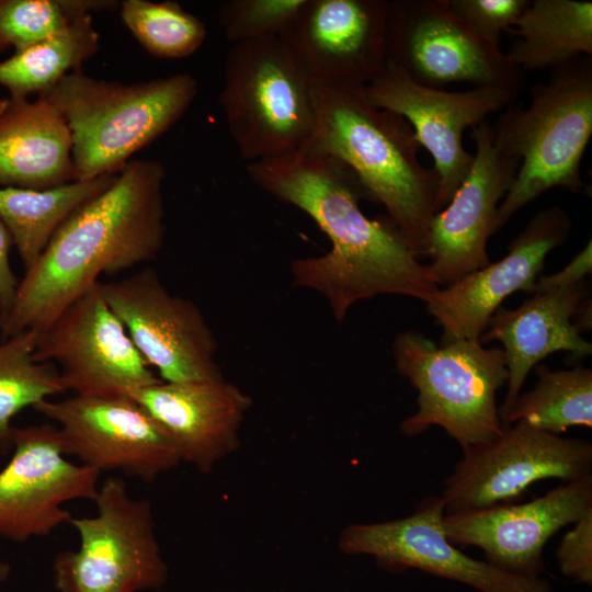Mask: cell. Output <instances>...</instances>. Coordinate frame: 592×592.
Segmentation results:
<instances>
[{"label":"cell","mask_w":592,"mask_h":592,"mask_svg":"<svg viewBox=\"0 0 592 592\" xmlns=\"http://www.w3.org/2000/svg\"><path fill=\"white\" fill-rule=\"evenodd\" d=\"M247 173L262 191L306 213L328 236V252L293 260L289 273L294 287L326 298L338 322L357 301L400 295L426 304L441 287L385 214L371 219L362 212L364 189L339 159L306 148L249 162Z\"/></svg>","instance_id":"6da1fadb"},{"label":"cell","mask_w":592,"mask_h":592,"mask_svg":"<svg viewBox=\"0 0 592 592\" xmlns=\"http://www.w3.org/2000/svg\"><path fill=\"white\" fill-rule=\"evenodd\" d=\"M164 179L162 162L129 160L107 189L73 212L19 281L0 339L39 331L101 275L153 261L166 239Z\"/></svg>","instance_id":"7a4b0ae2"},{"label":"cell","mask_w":592,"mask_h":592,"mask_svg":"<svg viewBox=\"0 0 592 592\" xmlns=\"http://www.w3.org/2000/svg\"><path fill=\"white\" fill-rule=\"evenodd\" d=\"M316 129L307 148L332 156L357 177L367 201L382 205L415 257L429 255L439 177L421 164L420 144L400 115L375 107L365 86L312 82Z\"/></svg>","instance_id":"3957f363"},{"label":"cell","mask_w":592,"mask_h":592,"mask_svg":"<svg viewBox=\"0 0 592 592\" xmlns=\"http://www.w3.org/2000/svg\"><path fill=\"white\" fill-rule=\"evenodd\" d=\"M197 82L187 72L123 83L67 73L41 95L64 117L71 135L75 180L117 173L187 111Z\"/></svg>","instance_id":"277c9868"},{"label":"cell","mask_w":592,"mask_h":592,"mask_svg":"<svg viewBox=\"0 0 592 592\" xmlns=\"http://www.w3.org/2000/svg\"><path fill=\"white\" fill-rule=\"evenodd\" d=\"M493 130L501 148L520 160L496 214V234L544 192L583 190L580 166L592 136V58L581 56L553 69L545 83L532 87L530 105L505 107Z\"/></svg>","instance_id":"5b68a950"},{"label":"cell","mask_w":592,"mask_h":592,"mask_svg":"<svg viewBox=\"0 0 592 592\" xmlns=\"http://www.w3.org/2000/svg\"><path fill=\"white\" fill-rule=\"evenodd\" d=\"M391 351L397 372L418 391L417 411L400 424L403 435L440 426L465 449L502 433L497 406V391L508 378L502 349L485 348L479 339L436 345L402 331Z\"/></svg>","instance_id":"8992f818"},{"label":"cell","mask_w":592,"mask_h":592,"mask_svg":"<svg viewBox=\"0 0 592 592\" xmlns=\"http://www.w3.org/2000/svg\"><path fill=\"white\" fill-rule=\"evenodd\" d=\"M219 104L239 153L250 162L304 150L316 129L312 81L280 37L232 45Z\"/></svg>","instance_id":"52a82bcc"},{"label":"cell","mask_w":592,"mask_h":592,"mask_svg":"<svg viewBox=\"0 0 592 592\" xmlns=\"http://www.w3.org/2000/svg\"><path fill=\"white\" fill-rule=\"evenodd\" d=\"M93 516L72 517L78 549L62 550L53 565L59 592H139L160 589L168 578L148 500L133 497L118 477L106 478L94 498Z\"/></svg>","instance_id":"ba28073f"},{"label":"cell","mask_w":592,"mask_h":592,"mask_svg":"<svg viewBox=\"0 0 592 592\" xmlns=\"http://www.w3.org/2000/svg\"><path fill=\"white\" fill-rule=\"evenodd\" d=\"M592 469V444L515 422L494 439L463 449L444 480L445 514L511 504L545 479L574 481Z\"/></svg>","instance_id":"9c48e42d"},{"label":"cell","mask_w":592,"mask_h":592,"mask_svg":"<svg viewBox=\"0 0 592 592\" xmlns=\"http://www.w3.org/2000/svg\"><path fill=\"white\" fill-rule=\"evenodd\" d=\"M387 64L414 82L440 90L469 82L521 91L525 83L524 72L501 48L471 34L448 0L388 1Z\"/></svg>","instance_id":"30bf717a"},{"label":"cell","mask_w":592,"mask_h":592,"mask_svg":"<svg viewBox=\"0 0 592 592\" xmlns=\"http://www.w3.org/2000/svg\"><path fill=\"white\" fill-rule=\"evenodd\" d=\"M56 423L62 453L98 471L153 482L181 456L160 425L126 395L44 400L33 408Z\"/></svg>","instance_id":"8fae6325"},{"label":"cell","mask_w":592,"mask_h":592,"mask_svg":"<svg viewBox=\"0 0 592 592\" xmlns=\"http://www.w3.org/2000/svg\"><path fill=\"white\" fill-rule=\"evenodd\" d=\"M34 357L54 364L75 395H125L161 380L107 305L101 282L38 331Z\"/></svg>","instance_id":"7c38bea8"},{"label":"cell","mask_w":592,"mask_h":592,"mask_svg":"<svg viewBox=\"0 0 592 592\" xmlns=\"http://www.w3.org/2000/svg\"><path fill=\"white\" fill-rule=\"evenodd\" d=\"M101 287L134 345L162 382L224 378L215 361L217 340L201 309L170 293L153 269L101 282Z\"/></svg>","instance_id":"4fadbf2b"},{"label":"cell","mask_w":592,"mask_h":592,"mask_svg":"<svg viewBox=\"0 0 592 592\" xmlns=\"http://www.w3.org/2000/svg\"><path fill=\"white\" fill-rule=\"evenodd\" d=\"M375 107L402 116L415 139L433 157L439 177L437 212L443 209L464 181L474 155L463 145L464 132L499 110L512 105L521 91L509 87H474L467 91H445L421 86L399 68L386 64L364 87Z\"/></svg>","instance_id":"5bb4252c"},{"label":"cell","mask_w":592,"mask_h":592,"mask_svg":"<svg viewBox=\"0 0 592 592\" xmlns=\"http://www.w3.org/2000/svg\"><path fill=\"white\" fill-rule=\"evenodd\" d=\"M444 514L442 497L430 496L407 516L348 525L339 548L346 555L371 556L387 570L418 569L479 592H554L542 577L509 573L460 551L444 533Z\"/></svg>","instance_id":"9a60e30c"},{"label":"cell","mask_w":592,"mask_h":592,"mask_svg":"<svg viewBox=\"0 0 592 592\" xmlns=\"http://www.w3.org/2000/svg\"><path fill=\"white\" fill-rule=\"evenodd\" d=\"M11 445L0 470L1 537L25 543L47 536L72 517L67 502L96 497L100 471L66 458L54 424L13 426Z\"/></svg>","instance_id":"2e32d148"},{"label":"cell","mask_w":592,"mask_h":592,"mask_svg":"<svg viewBox=\"0 0 592 592\" xmlns=\"http://www.w3.org/2000/svg\"><path fill=\"white\" fill-rule=\"evenodd\" d=\"M471 137L476 151L470 170L430 225L429 267L441 287L491 262L487 242L493 235L498 207L520 167V160L498 144L489 122L473 127Z\"/></svg>","instance_id":"e0dca14e"},{"label":"cell","mask_w":592,"mask_h":592,"mask_svg":"<svg viewBox=\"0 0 592 592\" xmlns=\"http://www.w3.org/2000/svg\"><path fill=\"white\" fill-rule=\"evenodd\" d=\"M591 510L592 474L528 502L444 514L442 526L455 546L478 547L494 567L539 578L545 572L543 553L547 542Z\"/></svg>","instance_id":"ac0fdd59"},{"label":"cell","mask_w":592,"mask_h":592,"mask_svg":"<svg viewBox=\"0 0 592 592\" xmlns=\"http://www.w3.org/2000/svg\"><path fill=\"white\" fill-rule=\"evenodd\" d=\"M386 0H306L280 36L312 82L366 86L387 64Z\"/></svg>","instance_id":"d6986e66"},{"label":"cell","mask_w":592,"mask_h":592,"mask_svg":"<svg viewBox=\"0 0 592 592\" xmlns=\"http://www.w3.org/2000/svg\"><path fill=\"white\" fill-rule=\"evenodd\" d=\"M570 229L566 210L545 208L511 241L503 258L440 287L426 310L442 327V343L479 339L506 297L517 291L531 295L547 254L566 241Z\"/></svg>","instance_id":"ffe728a7"},{"label":"cell","mask_w":592,"mask_h":592,"mask_svg":"<svg viewBox=\"0 0 592 592\" xmlns=\"http://www.w3.org/2000/svg\"><path fill=\"white\" fill-rule=\"evenodd\" d=\"M177 447L182 462L202 474L240 446L239 432L252 399L220 379L159 383L129 390Z\"/></svg>","instance_id":"44dd1931"},{"label":"cell","mask_w":592,"mask_h":592,"mask_svg":"<svg viewBox=\"0 0 592 592\" xmlns=\"http://www.w3.org/2000/svg\"><path fill=\"white\" fill-rule=\"evenodd\" d=\"M589 296L587 280L574 285L534 293L515 309L499 308L488 320L479 341H500L508 371L506 392L499 407L500 419L521 394L530 372L558 351L580 358L592 353L573 322L574 314Z\"/></svg>","instance_id":"7402d4cb"},{"label":"cell","mask_w":592,"mask_h":592,"mask_svg":"<svg viewBox=\"0 0 592 592\" xmlns=\"http://www.w3.org/2000/svg\"><path fill=\"white\" fill-rule=\"evenodd\" d=\"M70 130L45 98L0 99V186L53 189L75 180Z\"/></svg>","instance_id":"603a6c76"},{"label":"cell","mask_w":592,"mask_h":592,"mask_svg":"<svg viewBox=\"0 0 592 592\" xmlns=\"http://www.w3.org/2000/svg\"><path fill=\"white\" fill-rule=\"evenodd\" d=\"M517 39L506 56L524 71L551 70L581 56H592V2L534 0L516 21Z\"/></svg>","instance_id":"cb8c5ba5"},{"label":"cell","mask_w":592,"mask_h":592,"mask_svg":"<svg viewBox=\"0 0 592 592\" xmlns=\"http://www.w3.org/2000/svg\"><path fill=\"white\" fill-rule=\"evenodd\" d=\"M116 174L76 180L47 190L0 186V220L11 236L24 270L37 261L61 224L107 189Z\"/></svg>","instance_id":"d4e9b609"},{"label":"cell","mask_w":592,"mask_h":592,"mask_svg":"<svg viewBox=\"0 0 592 592\" xmlns=\"http://www.w3.org/2000/svg\"><path fill=\"white\" fill-rule=\"evenodd\" d=\"M99 48L92 15H81L60 33L0 61V86L10 96H41L67 73L81 69Z\"/></svg>","instance_id":"484cf974"},{"label":"cell","mask_w":592,"mask_h":592,"mask_svg":"<svg viewBox=\"0 0 592 592\" xmlns=\"http://www.w3.org/2000/svg\"><path fill=\"white\" fill-rule=\"evenodd\" d=\"M536 386L520 394L501 418L503 428L525 422L542 431L561 435L572 426H592V371L583 366L550 371L534 367Z\"/></svg>","instance_id":"4316f807"},{"label":"cell","mask_w":592,"mask_h":592,"mask_svg":"<svg viewBox=\"0 0 592 592\" xmlns=\"http://www.w3.org/2000/svg\"><path fill=\"white\" fill-rule=\"evenodd\" d=\"M38 331L0 339V453L12 448L11 420L23 409L65 392L57 367L34 357Z\"/></svg>","instance_id":"83f0119b"},{"label":"cell","mask_w":592,"mask_h":592,"mask_svg":"<svg viewBox=\"0 0 592 592\" xmlns=\"http://www.w3.org/2000/svg\"><path fill=\"white\" fill-rule=\"evenodd\" d=\"M119 8L125 26L155 57L184 58L205 42L204 23L175 1L124 0Z\"/></svg>","instance_id":"f1b7e54d"},{"label":"cell","mask_w":592,"mask_h":592,"mask_svg":"<svg viewBox=\"0 0 592 592\" xmlns=\"http://www.w3.org/2000/svg\"><path fill=\"white\" fill-rule=\"evenodd\" d=\"M119 7L102 0H0V52L45 41L94 11Z\"/></svg>","instance_id":"f546056e"},{"label":"cell","mask_w":592,"mask_h":592,"mask_svg":"<svg viewBox=\"0 0 592 592\" xmlns=\"http://www.w3.org/2000/svg\"><path fill=\"white\" fill-rule=\"evenodd\" d=\"M306 0H230L219 10V24L232 45L278 38Z\"/></svg>","instance_id":"4dcf8cb0"},{"label":"cell","mask_w":592,"mask_h":592,"mask_svg":"<svg viewBox=\"0 0 592 592\" xmlns=\"http://www.w3.org/2000/svg\"><path fill=\"white\" fill-rule=\"evenodd\" d=\"M530 0H448L453 13L478 39L500 48L503 32H510Z\"/></svg>","instance_id":"1f68e13d"},{"label":"cell","mask_w":592,"mask_h":592,"mask_svg":"<svg viewBox=\"0 0 592 592\" xmlns=\"http://www.w3.org/2000/svg\"><path fill=\"white\" fill-rule=\"evenodd\" d=\"M560 572L567 578L592 585V510L573 523L556 550Z\"/></svg>","instance_id":"d6a6232c"},{"label":"cell","mask_w":592,"mask_h":592,"mask_svg":"<svg viewBox=\"0 0 592 592\" xmlns=\"http://www.w3.org/2000/svg\"><path fill=\"white\" fill-rule=\"evenodd\" d=\"M591 272L592 243L590 240L561 271L550 275H538L532 294L574 285L585 280V276Z\"/></svg>","instance_id":"836d02e7"},{"label":"cell","mask_w":592,"mask_h":592,"mask_svg":"<svg viewBox=\"0 0 592 592\" xmlns=\"http://www.w3.org/2000/svg\"><path fill=\"white\" fill-rule=\"evenodd\" d=\"M12 247L11 236L0 220V316L2 325L11 311L19 286V280L10 263Z\"/></svg>","instance_id":"e575fe53"},{"label":"cell","mask_w":592,"mask_h":592,"mask_svg":"<svg viewBox=\"0 0 592 592\" xmlns=\"http://www.w3.org/2000/svg\"><path fill=\"white\" fill-rule=\"evenodd\" d=\"M11 572L10 565L0 558V585L7 581Z\"/></svg>","instance_id":"d590c367"},{"label":"cell","mask_w":592,"mask_h":592,"mask_svg":"<svg viewBox=\"0 0 592 592\" xmlns=\"http://www.w3.org/2000/svg\"><path fill=\"white\" fill-rule=\"evenodd\" d=\"M1 329H2V319H1V316H0V333H1Z\"/></svg>","instance_id":"8d00e7d4"}]
</instances>
